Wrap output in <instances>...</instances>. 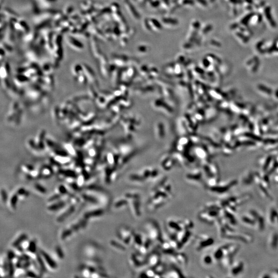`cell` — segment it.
Here are the masks:
<instances>
[{"instance_id":"obj_1","label":"cell","mask_w":278,"mask_h":278,"mask_svg":"<svg viewBox=\"0 0 278 278\" xmlns=\"http://www.w3.org/2000/svg\"><path fill=\"white\" fill-rule=\"evenodd\" d=\"M174 196V188L167 179L163 178L152 184L146 208L149 212H154L165 206Z\"/></svg>"},{"instance_id":"obj_2","label":"cell","mask_w":278,"mask_h":278,"mask_svg":"<svg viewBox=\"0 0 278 278\" xmlns=\"http://www.w3.org/2000/svg\"><path fill=\"white\" fill-rule=\"evenodd\" d=\"M202 208L198 214V218L205 224H212L221 215V205L219 202H209Z\"/></svg>"},{"instance_id":"obj_3","label":"cell","mask_w":278,"mask_h":278,"mask_svg":"<svg viewBox=\"0 0 278 278\" xmlns=\"http://www.w3.org/2000/svg\"><path fill=\"white\" fill-rule=\"evenodd\" d=\"M165 226L170 235L174 236L179 231L184 229H193L194 222L189 218L169 217L166 221Z\"/></svg>"},{"instance_id":"obj_4","label":"cell","mask_w":278,"mask_h":278,"mask_svg":"<svg viewBox=\"0 0 278 278\" xmlns=\"http://www.w3.org/2000/svg\"><path fill=\"white\" fill-rule=\"evenodd\" d=\"M145 234L152 242L161 245L164 241L160 226L157 221L152 219L147 220L144 224Z\"/></svg>"},{"instance_id":"obj_5","label":"cell","mask_w":278,"mask_h":278,"mask_svg":"<svg viewBox=\"0 0 278 278\" xmlns=\"http://www.w3.org/2000/svg\"><path fill=\"white\" fill-rule=\"evenodd\" d=\"M214 243V239L210 235L205 233H200L195 236L194 249L197 252H201L210 247Z\"/></svg>"},{"instance_id":"obj_6","label":"cell","mask_w":278,"mask_h":278,"mask_svg":"<svg viewBox=\"0 0 278 278\" xmlns=\"http://www.w3.org/2000/svg\"><path fill=\"white\" fill-rule=\"evenodd\" d=\"M193 229H184L179 231L174 236L177 243L179 250L183 248L190 241L193 236Z\"/></svg>"},{"instance_id":"obj_7","label":"cell","mask_w":278,"mask_h":278,"mask_svg":"<svg viewBox=\"0 0 278 278\" xmlns=\"http://www.w3.org/2000/svg\"><path fill=\"white\" fill-rule=\"evenodd\" d=\"M132 264L137 268H142L148 266V255H144L140 253L133 254L131 256Z\"/></svg>"},{"instance_id":"obj_8","label":"cell","mask_w":278,"mask_h":278,"mask_svg":"<svg viewBox=\"0 0 278 278\" xmlns=\"http://www.w3.org/2000/svg\"><path fill=\"white\" fill-rule=\"evenodd\" d=\"M167 256L174 265L185 266L187 264L188 259L186 255L183 253L178 252L177 250Z\"/></svg>"},{"instance_id":"obj_9","label":"cell","mask_w":278,"mask_h":278,"mask_svg":"<svg viewBox=\"0 0 278 278\" xmlns=\"http://www.w3.org/2000/svg\"><path fill=\"white\" fill-rule=\"evenodd\" d=\"M233 184V183H219V182H218L214 185L208 187L206 189L208 191V192L212 194L220 195L225 193L226 191L229 190Z\"/></svg>"},{"instance_id":"obj_10","label":"cell","mask_w":278,"mask_h":278,"mask_svg":"<svg viewBox=\"0 0 278 278\" xmlns=\"http://www.w3.org/2000/svg\"><path fill=\"white\" fill-rule=\"evenodd\" d=\"M161 263V255L157 251L152 252L148 255V266L153 268Z\"/></svg>"},{"instance_id":"obj_11","label":"cell","mask_w":278,"mask_h":278,"mask_svg":"<svg viewBox=\"0 0 278 278\" xmlns=\"http://www.w3.org/2000/svg\"><path fill=\"white\" fill-rule=\"evenodd\" d=\"M177 265H174L169 269H166V271L163 274V277L165 278H184V275L182 274L180 269L177 267Z\"/></svg>"},{"instance_id":"obj_12","label":"cell","mask_w":278,"mask_h":278,"mask_svg":"<svg viewBox=\"0 0 278 278\" xmlns=\"http://www.w3.org/2000/svg\"><path fill=\"white\" fill-rule=\"evenodd\" d=\"M200 264L202 266L205 268H209L212 267L213 265L215 262L212 254L205 253L201 256L200 259Z\"/></svg>"},{"instance_id":"obj_13","label":"cell","mask_w":278,"mask_h":278,"mask_svg":"<svg viewBox=\"0 0 278 278\" xmlns=\"http://www.w3.org/2000/svg\"><path fill=\"white\" fill-rule=\"evenodd\" d=\"M41 256L43 257V259H44L45 261L48 263L49 266L52 268L55 269L57 267L56 263L51 258V257L49 255L46 253L45 252L41 251Z\"/></svg>"},{"instance_id":"obj_14","label":"cell","mask_w":278,"mask_h":278,"mask_svg":"<svg viewBox=\"0 0 278 278\" xmlns=\"http://www.w3.org/2000/svg\"><path fill=\"white\" fill-rule=\"evenodd\" d=\"M75 210V207L74 205H72L71 207L69 208L68 210H66L65 212L63 213L59 217V218L57 219V221L58 222H61L64 221V220L69 217L71 214L73 213Z\"/></svg>"},{"instance_id":"obj_15","label":"cell","mask_w":278,"mask_h":278,"mask_svg":"<svg viewBox=\"0 0 278 278\" xmlns=\"http://www.w3.org/2000/svg\"><path fill=\"white\" fill-rule=\"evenodd\" d=\"M104 211L102 210H96L85 214L84 217H85V218L86 219L89 218L91 217H94L100 216L102 215Z\"/></svg>"},{"instance_id":"obj_16","label":"cell","mask_w":278,"mask_h":278,"mask_svg":"<svg viewBox=\"0 0 278 278\" xmlns=\"http://www.w3.org/2000/svg\"><path fill=\"white\" fill-rule=\"evenodd\" d=\"M66 203L65 201H59L57 203L52 204L48 207V209L51 211H56L65 207Z\"/></svg>"},{"instance_id":"obj_17","label":"cell","mask_w":278,"mask_h":278,"mask_svg":"<svg viewBox=\"0 0 278 278\" xmlns=\"http://www.w3.org/2000/svg\"><path fill=\"white\" fill-rule=\"evenodd\" d=\"M26 238V235L25 234H22V235L20 236L19 238L17 239L16 240V241L14 242L13 244V247H17V246H18L19 244H21L22 242H23V241H24Z\"/></svg>"},{"instance_id":"obj_18","label":"cell","mask_w":278,"mask_h":278,"mask_svg":"<svg viewBox=\"0 0 278 278\" xmlns=\"http://www.w3.org/2000/svg\"><path fill=\"white\" fill-rule=\"evenodd\" d=\"M128 199H122V200H121L118 201V202H117L115 203V207L117 208H120V207H122L124 206H126V205H128Z\"/></svg>"},{"instance_id":"obj_19","label":"cell","mask_w":278,"mask_h":278,"mask_svg":"<svg viewBox=\"0 0 278 278\" xmlns=\"http://www.w3.org/2000/svg\"><path fill=\"white\" fill-rule=\"evenodd\" d=\"M83 197L84 199H85L86 200H87L90 202H92V203L96 204L97 202V200L95 198H94V197H93L87 195H83Z\"/></svg>"},{"instance_id":"obj_20","label":"cell","mask_w":278,"mask_h":278,"mask_svg":"<svg viewBox=\"0 0 278 278\" xmlns=\"http://www.w3.org/2000/svg\"><path fill=\"white\" fill-rule=\"evenodd\" d=\"M111 244L114 246V247H116V248H117L118 249H120V250H125V247H124V246L121 245L119 243H117V242H115V241H112L111 243Z\"/></svg>"},{"instance_id":"obj_21","label":"cell","mask_w":278,"mask_h":278,"mask_svg":"<svg viewBox=\"0 0 278 278\" xmlns=\"http://www.w3.org/2000/svg\"><path fill=\"white\" fill-rule=\"evenodd\" d=\"M35 188L37 189V191H39V192H41V193L44 194L46 192V190L45 188H44V187H43L42 186H41V185H40V184H36L35 185Z\"/></svg>"},{"instance_id":"obj_22","label":"cell","mask_w":278,"mask_h":278,"mask_svg":"<svg viewBox=\"0 0 278 278\" xmlns=\"http://www.w3.org/2000/svg\"><path fill=\"white\" fill-rule=\"evenodd\" d=\"M28 250L30 252H34L36 251V244L35 242H31L28 246Z\"/></svg>"},{"instance_id":"obj_23","label":"cell","mask_w":278,"mask_h":278,"mask_svg":"<svg viewBox=\"0 0 278 278\" xmlns=\"http://www.w3.org/2000/svg\"><path fill=\"white\" fill-rule=\"evenodd\" d=\"M17 201V195H13V196L11 198V205L13 208H15L16 204Z\"/></svg>"},{"instance_id":"obj_24","label":"cell","mask_w":278,"mask_h":278,"mask_svg":"<svg viewBox=\"0 0 278 278\" xmlns=\"http://www.w3.org/2000/svg\"><path fill=\"white\" fill-rule=\"evenodd\" d=\"M59 191L61 194H65L68 193L67 189L63 185H60L59 187Z\"/></svg>"},{"instance_id":"obj_25","label":"cell","mask_w":278,"mask_h":278,"mask_svg":"<svg viewBox=\"0 0 278 278\" xmlns=\"http://www.w3.org/2000/svg\"><path fill=\"white\" fill-rule=\"evenodd\" d=\"M56 251H57L58 255V256L60 257V258H63V254L62 253L61 250V248L59 247H57L56 248Z\"/></svg>"}]
</instances>
